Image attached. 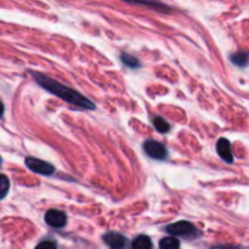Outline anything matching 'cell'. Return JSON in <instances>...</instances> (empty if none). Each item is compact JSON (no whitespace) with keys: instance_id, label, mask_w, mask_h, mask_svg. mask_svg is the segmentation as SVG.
Wrapping results in <instances>:
<instances>
[{"instance_id":"cell-1","label":"cell","mask_w":249,"mask_h":249,"mask_svg":"<svg viewBox=\"0 0 249 249\" xmlns=\"http://www.w3.org/2000/svg\"><path fill=\"white\" fill-rule=\"evenodd\" d=\"M31 74L41 88L48 90L51 94L58 96L60 99H62L63 101L68 102V104L73 105V106H77L83 109H95V105L92 104L89 99L83 96L82 94H79V92L75 91V90H73L72 88L66 87V85L58 83L57 80L53 79V78L48 77V75L45 74H41V73L39 72L31 71Z\"/></svg>"},{"instance_id":"cell-2","label":"cell","mask_w":249,"mask_h":249,"mask_svg":"<svg viewBox=\"0 0 249 249\" xmlns=\"http://www.w3.org/2000/svg\"><path fill=\"white\" fill-rule=\"evenodd\" d=\"M143 151H145L148 157L157 160H165L168 156V151L165 148V146L155 140L145 141V143H143Z\"/></svg>"},{"instance_id":"cell-3","label":"cell","mask_w":249,"mask_h":249,"mask_svg":"<svg viewBox=\"0 0 249 249\" xmlns=\"http://www.w3.org/2000/svg\"><path fill=\"white\" fill-rule=\"evenodd\" d=\"M26 165L29 170H32L33 173H36V174L53 175L55 173V167L53 165H51L48 162H44L41 160H38V158L27 157Z\"/></svg>"},{"instance_id":"cell-4","label":"cell","mask_w":249,"mask_h":249,"mask_svg":"<svg viewBox=\"0 0 249 249\" xmlns=\"http://www.w3.org/2000/svg\"><path fill=\"white\" fill-rule=\"evenodd\" d=\"M167 232H169L173 236H181V237H189L196 233V228L189 221H178V223L170 224L167 226Z\"/></svg>"},{"instance_id":"cell-5","label":"cell","mask_w":249,"mask_h":249,"mask_svg":"<svg viewBox=\"0 0 249 249\" xmlns=\"http://www.w3.org/2000/svg\"><path fill=\"white\" fill-rule=\"evenodd\" d=\"M45 221L48 225L53 226V228H63L67 223V216L63 212L50 209L45 213Z\"/></svg>"},{"instance_id":"cell-6","label":"cell","mask_w":249,"mask_h":249,"mask_svg":"<svg viewBox=\"0 0 249 249\" xmlns=\"http://www.w3.org/2000/svg\"><path fill=\"white\" fill-rule=\"evenodd\" d=\"M105 242L111 249H128V240L117 232H108L104 236Z\"/></svg>"},{"instance_id":"cell-7","label":"cell","mask_w":249,"mask_h":249,"mask_svg":"<svg viewBox=\"0 0 249 249\" xmlns=\"http://www.w3.org/2000/svg\"><path fill=\"white\" fill-rule=\"evenodd\" d=\"M216 151H218V155L220 156L221 160H225L226 163L233 162L232 151H231V143L226 138L219 139L218 142H216Z\"/></svg>"},{"instance_id":"cell-8","label":"cell","mask_w":249,"mask_h":249,"mask_svg":"<svg viewBox=\"0 0 249 249\" xmlns=\"http://www.w3.org/2000/svg\"><path fill=\"white\" fill-rule=\"evenodd\" d=\"M153 245L152 241L150 240L148 236L140 235L138 237L134 238V241L131 242V249H152Z\"/></svg>"},{"instance_id":"cell-9","label":"cell","mask_w":249,"mask_h":249,"mask_svg":"<svg viewBox=\"0 0 249 249\" xmlns=\"http://www.w3.org/2000/svg\"><path fill=\"white\" fill-rule=\"evenodd\" d=\"M124 1L131 2V4H139V5H146V6H151L153 9H157L160 11H168V7L160 1V0H124Z\"/></svg>"},{"instance_id":"cell-10","label":"cell","mask_w":249,"mask_h":249,"mask_svg":"<svg viewBox=\"0 0 249 249\" xmlns=\"http://www.w3.org/2000/svg\"><path fill=\"white\" fill-rule=\"evenodd\" d=\"M231 62L237 67H246L249 63V55L245 51H237L231 56Z\"/></svg>"},{"instance_id":"cell-11","label":"cell","mask_w":249,"mask_h":249,"mask_svg":"<svg viewBox=\"0 0 249 249\" xmlns=\"http://www.w3.org/2000/svg\"><path fill=\"white\" fill-rule=\"evenodd\" d=\"M160 249H180V242L177 237H164L160 240Z\"/></svg>"},{"instance_id":"cell-12","label":"cell","mask_w":249,"mask_h":249,"mask_svg":"<svg viewBox=\"0 0 249 249\" xmlns=\"http://www.w3.org/2000/svg\"><path fill=\"white\" fill-rule=\"evenodd\" d=\"M153 125H155L156 130L160 134H167L170 130V124L162 117H156L153 119Z\"/></svg>"},{"instance_id":"cell-13","label":"cell","mask_w":249,"mask_h":249,"mask_svg":"<svg viewBox=\"0 0 249 249\" xmlns=\"http://www.w3.org/2000/svg\"><path fill=\"white\" fill-rule=\"evenodd\" d=\"M121 60H122V62L126 66V67H130V68L140 67V61H139L136 57H134V56L128 55V53H122Z\"/></svg>"},{"instance_id":"cell-14","label":"cell","mask_w":249,"mask_h":249,"mask_svg":"<svg viewBox=\"0 0 249 249\" xmlns=\"http://www.w3.org/2000/svg\"><path fill=\"white\" fill-rule=\"evenodd\" d=\"M0 180H1V182H0V192H1V198H5L7 195V192H9V189H10V181H9V179H7L6 175H4V174L0 177Z\"/></svg>"},{"instance_id":"cell-15","label":"cell","mask_w":249,"mask_h":249,"mask_svg":"<svg viewBox=\"0 0 249 249\" xmlns=\"http://www.w3.org/2000/svg\"><path fill=\"white\" fill-rule=\"evenodd\" d=\"M36 249H57V247H56L55 243L51 242V241H44V242L39 243L36 247Z\"/></svg>"},{"instance_id":"cell-16","label":"cell","mask_w":249,"mask_h":249,"mask_svg":"<svg viewBox=\"0 0 249 249\" xmlns=\"http://www.w3.org/2000/svg\"><path fill=\"white\" fill-rule=\"evenodd\" d=\"M213 249H238V248L232 247V246H220V247H216V248H213Z\"/></svg>"}]
</instances>
